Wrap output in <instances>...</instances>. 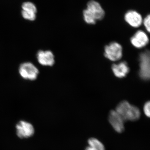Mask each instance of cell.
Here are the masks:
<instances>
[{
	"mask_svg": "<svg viewBox=\"0 0 150 150\" xmlns=\"http://www.w3.org/2000/svg\"><path fill=\"white\" fill-rule=\"evenodd\" d=\"M19 72L22 77L25 79L33 81L37 79L39 71L32 63L26 62L20 65Z\"/></svg>",
	"mask_w": 150,
	"mask_h": 150,
	"instance_id": "277c9868",
	"label": "cell"
},
{
	"mask_svg": "<svg viewBox=\"0 0 150 150\" xmlns=\"http://www.w3.org/2000/svg\"><path fill=\"white\" fill-rule=\"evenodd\" d=\"M16 134L21 139H26L33 136L35 132L34 127L27 121H20L16 126Z\"/></svg>",
	"mask_w": 150,
	"mask_h": 150,
	"instance_id": "5b68a950",
	"label": "cell"
},
{
	"mask_svg": "<svg viewBox=\"0 0 150 150\" xmlns=\"http://www.w3.org/2000/svg\"><path fill=\"white\" fill-rule=\"evenodd\" d=\"M22 8V16L23 18L30 21L35 20L37 11L34 4L30 2H26L23 3Z\"/></svg>",
	"mask_w": 150,
	"mask_h": 150,
	"instance_id": "ba28073f",
	"label": "cell"
},
{
	"mask_svg": "<svg viewBox=\"0 0 150 150\" xmlns=\"http://www.w3.org/2000/svg\"><path fill=\"white\" fill-rule=\"evenodd\" d=\"M86 9L91 13L96 20H101L104 18L105 12L100 4L96 1L91 0L87 4Z\"/></svg>",
	"mask_w": 150,
	"mask_h": 150,
	"instance_id": "52a82bcc",
	"label": "cell"
},
{
	"mask_svg": "<svg viewBox=\"0 0 150 150\" xmlns=\"http://www.w3.org/2000/svg\"><path fill=\"white\" fill-rule=\"evenodd\" d=\"M140 64L139 76L144 81L149 80L150 74V52L147 50L141 53L139 57Z\"/></svg>",
	"mask_w": 150,
	"mask_h": 150,
	"instance_id": "7a4b0ae2",
	"label": "cell"
},
{
	"mask_svg": "<svg viewBox=\"0 0 150 150\" xmlns=\"http://www.w3.org/2000/svg\"><path fill=\"white\" fill-rule=\"evenodd\" d=\"M88 142L89 146L85 150H105L104 145L96 138H90Z\"/></svg>",
	"mask_w": 150,
	"mask_h": 150,
	"instance_id": "4fadbf2b",
	"label": "cell"
},
{
	"mask_svg": "<svg viewBox=\"0 0 150 150\" xmlns=\"http://www.w3.org/2000/svg\"><path fill=\"white\" fill-rule=\"evenodd\" d=\"M125 21L131 26L138 28L141 26L143 23V18L141 14L137 11H128L124 16Z\"/></svg>",
	"mask_w": 150,
	"mask_h": 150,
	"instance_id": "9c48e42d",
	"label": "cell"
},
{
	"mask_svg": "<svg viewBox=\"0 0 150 150\" xmlns=\"http://www.w3.org/2000/svg\"><path fill=\"white\" fill-rule=\"evenodd\" d=\"M131 42L134 47L141 48L147 45L149 42V38L144 31L139 30L131 37Z\"/></svg>",
	"mask_w": 150,
	"mask_h": 150,
	"instance_id": "30bf717a",
	"label": "cell"
},
{
	"mask_svg": "<svg viewBox=\"0 0 150 150\" xmlns=\"http://www.w3.org/2000/svg\"><path fill=\"white\" fill-rule=\"evenodd\" d=\"M104 50L105 56L112 62L120 60L123 56L122 46L117 42L110 43L105 46Z\"/></svg>",
	"mask_w": 150,
	"mask_h": 150,
	"instance_id": "3957f363",
	"label": "cell"
},
{
	"mask_svg": "<svg viewBox=\"0 0 150 150\" xmlns=\"http://www.w3.org/2000/svg\"><path fill=\"white\" fill-rule=\"evenodd\" d=\"M115 110L120 114L125 121H137L141 117V111L139 108L130 104L126 100L119 103Z\"/></svg>",
	"mask_w": 150,
	"mask_h": 150,
	"instance_id": "6da1fadb",
	"label": "cell"
},
{
	"mask_svg": "<svg viewBox=\"0 0 150 150\" xmlns=\"http://www.w3.org/2000/svg\"><path fill=\"white\" fill-rule=\"evenodd\" d=\"M37 59L39 64L43 66L51 67L55 63L54 54L50 51H39L37 54Z\"/></svg>",
	"mask_w": 150,
	"mask_h": 150,
	"instance_id": "8fae6325",
	"label": "cell"
},
{
	"mask_svg": "<svg viewBox=\"0 0 150 150\" xmlns=\"http://www.w3.org/2000/svg\"><path fill=\"white\" fill-rule=\"evenodd\" d=\"M150 15H148L144 19V20L143 21V23H144L145 28H146L147 31L149 33L150 31Z\"/></svg>",
	"mask_w": 150,
	"mask_h": 150,
	"instance_id": "9a60e30c",
	"label": "cell"
},
{
	"mask_svg": "<svg viewBox=\"0 0 150 150\" xmlns=\"http://www.w3.org/2000/svg\"><path fill=\"white\" fill-rule=\"evenodd\" d=\"M108 121L116 132L121 133L125 130L124 122L122 117L115 110H111L108 115Z\"/></svg>",
	"mask_w": 150,
	"mask_h": 150,
	"instance_id": "8992f818",
	"label": "cell"
},
{
	"mask_svg": "<svg viewBox=\"0 0 150 150\" xmlns=\"http://www.w3.org/2000/svg\"><path fill=\"white\" fill-rule=\"evenodd\" d=\"M112 70L115 76L122 78L126 76L129 73V68L126 62H121L118 64H113L112 66Z\"/></svg>",
	"mask_w": 150,
	"mask_h": 150,
	"instance_id": "7c38bea8",
	"label": "cell"
},
{
	"mask_svg": "<svg viewBox=\"0 0 150 150\" xmlns=\"http://www.w3.org/2000/svg\"><path fill=\"white\" fill-rule=\"evenodd\" d=\"M150 103L149 101H148L144 104V111L145 115L148 117H150Z\"/></svg>",
	"mask_w": 150,
	"mask_h": 150,
	"instance_id": "2e32d148",
	"label": "cell"
},
{
	"mask_svg": "<svg viewBox=\"0 0 150 150\" xmlns=\"http://www.w3.org/2000/svg\"><path fill=\"white\" fill-rule=\"evenodd\" d=\"M83 19L86 23L89 24H95L96 21L91 13L87 10H84L83 11Z\"/></svg>",
	"mask_w": 150,
	"mask_h": 150,
	"instance_id": "5bb4252c",
	"label": "cell"
}]
</instances>
